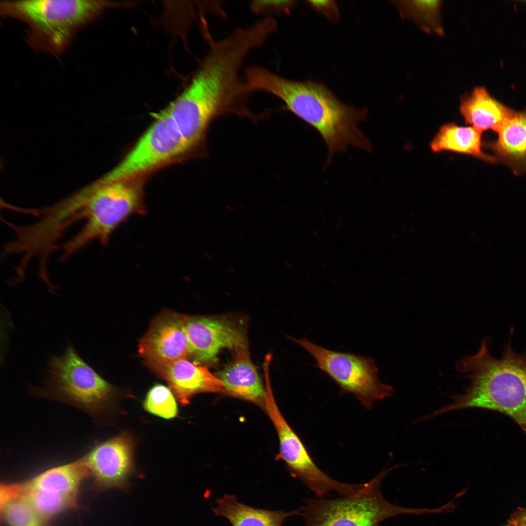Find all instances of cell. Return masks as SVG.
<instances>
[{"label": "cell", "mask_w": 526, "mask_h": 526, "mask_svg": "<svg viewBox=\"0 0 526 526\" xmlns=\"http://www.w3.org/2000/svg\"><path fill=\"white\" fill-rule=\"evenodd\" d=\"M34 393L73 406L96 423L109 416L114 407V387L100 376L69 344L62 355L51 357L42 387Z\"/></svg>", "instance_id": "8992f818"}, {"label": "cell", "mask_w": 526, "mask_h": 526, "mask_svg": "<svg viewBox=\"0 0 526 526\" xmlns=\"http://www.w3.org/2000/svg\"><path fill=\"white\" fill-rule=\"evenodd\" d=\"M242 55L230 47H211L189 84L165 109L194 153L203 149L208 127L228 113L254 118L250 94L240 75Z\"/></svg>", "instance_id": "6da1fadb"}, {"label": "cell", "mask_w": 526, "mask_h": 526, "mask_svg": "<svg viewBox=\"0 0 526 526\" xmlns=\"http://www.w3.org/2000/svg\"><path fill=\"white\" fill-rule=\"evenodd\" d=\"M295 5L294 0H253L250 7L257 14L271 15L288 13Z\"/></svg>", "instance_id": "d4e9b609"}, {"label": "cell", "mask_w": 526, "mask_h": 526, "mask_svg": "<svg viewBox=\"0 0 526 526\" xmlns=\"http://www.w3.org/2000/svg\"><path fill=\"white\" fill-rule=\"evenodd\" d=\"M185 329L191 357L198 364L214 361L224 348L233 353L248 350L244 331L226 319L186 315Z\"/></svg>", "instance_id": "7c38bea8"}, {"label": "cell", "mask_w": 526, "mask_h": 526, "mask_svg": "<svg viewBox=\"0 0 526 526\" xmlns=\"http://www.w3.org/2000/svg\"><path fill=\"white\" fill-rule=\"evenodd\" d=\"M19 483L21 495L48 520L65 510L77 507L76 497L29 488L25 487L22 482Z\"/></svg>", "instance_id": "44dd1931"}, {"label": "cell", "mask_w": 526, "mask_h": 526, "mask_svg": "<svg viewBox=\"0 0 526 526\" xmlns=\"http://www.w3.org/2000/svg\"><path fill=\"white\" fill-rule=\"evenodd\" d=\"M0 514L7 526H50L22 495L1 505Z\"/></svg>", "instance_id": "7402d4cb"}, {"label": "cell", "mask_w": 526, "mask_h": 526, "mask_svg": "<svg viewBox=\"0 0 526 526\" xmlns=\"http://www.w3.org/2000/svg\"><path fill=\"white\" fill-rule=\"evenodd\" d=\"M214 514L226 519L232 526H282L288 517L301 515L300 510L273 511L251 507L238 501L233 495L217 500Z\"/></svg>", "instance_id": "ac0fdd59"}, {"label": "cell", "mask_w": 526, "mask_h": 526, "mask_svg": "<svg viewBox=\"0 0 526 526\" xmlns=\"http://www.w3.org/2000/svg\"><path fill=\"white\" fill-rule=\"evenodd\" d=\"M456 366L467 376L469 386L429 414L430 418L470 408L489 410L511 418L526 435V353H516L508 344L496 359L489 353L488 339L484 338L478 351L460 359Z\"/></svg>", "instance_id": "3957f363"}, {"label": "cell", "mask_w": 526, "mask_h": 526, "mask_svg": "<svg viewBox=\"0 0 526 526\" xmlns=\"http://www.w3.org/2000/svg\"><path fill=\"white\" fill-rule=\"evenodd\" d=\"M274 427L280 443V453L292 475L299 479L316 496L322 497L331 492L341 496L353 491L352 484L340 482L326 474L314 461L305 446L284 419Z\"/></svg>", "instance_id": "8fae6325"}, {"label": "cell", "mask_w": 526, "mask_h": 526, "mask_svg": "<svg viewBox=\"0 0 526 526\" xmlns=\"http://www.w3.org/2000/svg\"><path fill=\"white\" fill-rule=\"evenodd\" d=\"M289 338L313 357L315 366L335 382L342 392L353 394L366 409L394 394L393 387L379 379L373 358L327 349L305 338Z\"/></svg>", "instance_id": "ba28073f"}, {"label": "cell", "mask_w": 526, "mask_h": 526, "mask_svg": "<svg viewBox=\"0 0 526 526\" xmlns=\"http://www.w3.org/2000/svg\"><path fill=\"white\" fill-rule=\"evenodd\" d=\"M143 406L147 412L167 419L173 418L178 414L174 394L169 388L160 384L149 390Z\"/></svg>", "instance_id": "cb8c5ba5"}, {"label": "cell", "mask_w": 526, "mask_h": 526, "mask_svg": "<svg viewBox=\"0 0 526 526\" xmlns=\"http://www.w3.org/2000/svg\"><path fill=\"white\" fill-rule=\"evenodd\" d=\"M88 471L80 458L47 469L22 482L26 488L77 497Z\"/></svg>", "instance_id": "d6986e66"}, {"label": "cell", "mask_w": 526, "mask_h": 526, "mask_svg": "<svg viewBox=\"0 0 526 526\" xmlns=\"http://www.w3.org/2000/svg\"><path fill=\"white\" fill-rule=\"evenodd\" d=\"M185 315L169 310L155 317L139 342L138 352L144 362L191 357L185 329Z\"/></svg>", "instance_id": "4fadbf2b"}, {"label": "cell", "mask_w": 526, "mask_h": 526, "mask_svg": "<svg viewBox=\"0 0 526 526\" xmlns=\"http://www.w3.org/2000/svg\"><path fill=\"white\" fill-rule=\"evenodd\" d=\"M243 77L251 93L264 91L274 95L289 111L317 131L327 146L326 166L335 154L350 146L371 151L369 139L358 127L368 116L366 108L342 102L322 84L290 80L263 67H247Z\"/></svg>", "instance_id": "7a4b0ae2"}, {"label": "cell", "mask_w": 526, "mask_h": 526, "mask_svg": "<svg viewBox=\"0 0 526 526\" xmlns=\"http://www.w3.org/2000/svg\"><path fill=\"white\" fill-rule=\"evenodd\" d=\"M496 132L497 139L486 144L494 152L496 162L516 174L526 172V110L513 111Z\"/></svg>", "instance_id": "9a60e30c"}, {"label": "cell", "mask_w": 526, "mask_h": 526, "mask_svg": "<svg viewBox=\"0 0 526 526\" xmlns=\"http://www.w3.org/2000/svg\"><path fill=\"white\" fill-rule=\"evenodd\" d=\"M510 526H526V510L512 518Z\"/></svg>", "instance_id": "4316f807"}, {"label": "cell", "mask_w": 526, "mask_h": 526, "mask_svg": "<svg viewBox=\"0 0 526 526\" xmlns=\"http://www.w3.org/2000/svg\"><path fill=\"white\" fill-rule=\"evenodd\" d=\"M124 159L101 178L112 181L145 177L149 173L194 154L164 110Z\"/></svg>", "instance_id": "9c48e42d"}, {"label": "cell", "mask_w": 526, "mask_h": 526, "mask_svg": "<svg viewBox=\"0 0 526 526\" xmlns=\"http://www.w3.org/2000/svg\"><path fill=\"white\" fill-rule=\"evenodd\" d=\"M144 177L101 178L71 194L77 218L84 223L59 245V261L66 262L93 242L106 245L115 229L130 216L145 214Z\"/></svg>", "instance_id": "277c9868"}, {"label": "cell", "mask_w": 526, "mask_h": 526, "mask_svg": "<svg viewBox=\"0 0 526 526\" xmlns=\"http://www.w3.org/2000/svg\"><path fill=\"white\" fill-rule=\"evenodd\" d=\"M482 132L472 126L461 127L453 123L442 126L431 143L435 152L451 151L473 156L489 163L495 157L482 150Z\"/></svg>", "instance_id": "ffe728a7"}, {"label": "cell", "mask_w": 526, "mask_h": 526, "mask_svg": "<svg viewBox=\"0 0 526 526\" xmlns=\"http://www.w3.org/2000/svg\"><path fill=\"white\" fill-rule=\"evenodd\" d=\"M513 110L492 97L483 87H477L461 99L460 112L466 123L481 132H496Z\"/></svg>", "instance_id": "e0dca14e"}, {"label": "cell", "mask_w": 526, "mask_h": 526, "mask_svg": "<svg viewBox=\"0 0 526 526\" xmlns=\"http://www.w3.org/2000/svg\"><path fill=\"white\" fill-rule=\"evenodd\" d=\"M440 0L407 1L398 3L403 14L413 19L425 31L441 34Z\"/></svg>", "instance_id": "603a6c76"}, {"label": "cell", "mask_w": 526, "mask_h": 526, "mask_svg": "<svg viewBox=\"0 0 526 526\" xmlns=\"http://www.w3.org/2000/svg\"><path fill=\"white\" fill-rule=\"evenodd\" d=\"M134 447L132 436L123 432L97 442L80 457L95 488L126 487L134 470Z\"/></svg>", "instance_id": "30bf717a"}, {"label": "cell", "mask_w": 526, "mask_h": 526, "mask_svg": "<svg viewBox=\"0 0 526 526\" xmlns=\"http://www.w3.org/2000/svg\"><path fill=\"white\" fill-rule=\"evenodd\" d=\"M309 4L315 10L322 13L328 19L336 20L339 17V11L333 0H309Z\"/></svg>", "instance_id": "484cf974"}, {"label": "cell", "mask_w": 526, "mask_h": 526, "mask_svg": "<svg viewBox=\"0 0 526 526\" xmlns=\"http://www.w3.org/2000/svg\"><path fill=\"white\" fill-rule=\"evenodd\" d=\"M399 466L383 470L353 495L307 500L301 508L305 526H381L384 520L400 515L434 514V508L404 507L384 497L381 483L388 473Z\"/></svg>", "instance_id": "52a82bcc"}, {"label": "cell", "mask_w": 526, "mask_h": 526, "mask_svg": "<svg viewBox=\"0 0 526 526\" xmlns=\"http://www.w3.org/2000/svg\"><path fill=\"white\" fill-rule=\"evenodd\" d=\"M216 376L226 394L264 405L265 389L248 350L233 353L232 360Z\"/></svg>", "instance_id": "2e32d148"}, {"label": "cell", "mask_w": 526, "mask_h": 526, "mask_svg": "<svg viewBox=\"0 0 526 526\" xmlns=\"http://www.w3.org/2000/svg\"><path fill=\"white\" fill-rule=\"evenodd\" d=\"M116 5L98 0H3L0 10L4 17L27 25V42L33 48L57 54L66 48L79 27Z\"/></svg>", "instance_id": "5b68a950"}, {"label": "cell", "mask_w": 526, "mask_h": 526, "mask_svg": "<svg viewBox=\"0 0 526 526\" xmlns=\"http://www.w3.org/2000/svg\"><path fill=\"white\" fill-rule=\"evenodd\" d=\"M144 362L167 382L178 402L183 406L188 405L191 398L198 394H226L223 382L206 366H200L187 358Z\"/></svg>", "instance_id": "5bb4252c"}]
</instances>
